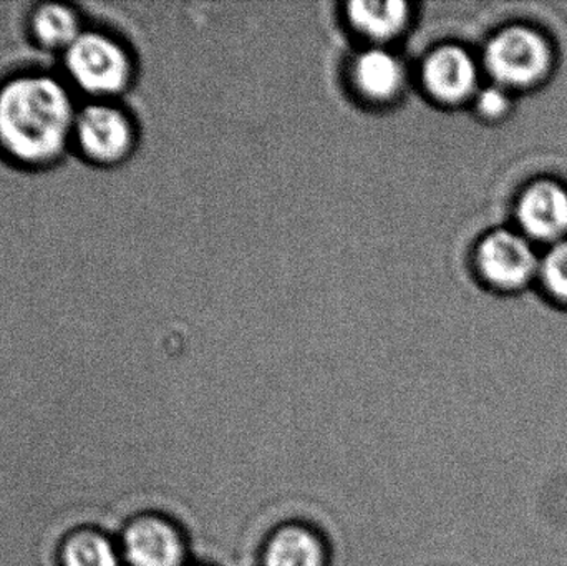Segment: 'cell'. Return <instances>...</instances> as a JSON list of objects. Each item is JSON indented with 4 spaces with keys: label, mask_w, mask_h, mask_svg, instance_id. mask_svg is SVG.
<instances>
[{
    "label": "cell",
    "mask_w": 567,
    "mask_h": 566,
    "mask_svg": "<svg viewBox=\"0 0 567 566\" xmlns=\"http://www.w3.org/2000/svg\"><path fill=\"white\" fill-rule=\"evenodd\" d=\"M551 62L548 43L535 30L509 27L489 40L488 72L503 85H528L545 75Z\"/></svg>",
    "instance_id": "cell-3"
},
{
    "label": "cell",
    "mask_w": 567,
    "mask_h": 566,
    "mask_svg": "<svg viewBox=\"0 0 567 566\" xmlns=\"http://www.w3.org/2000/svg\"><path fill=\"white\" fill-rule=\"evenodd\" d=\"M72 95L49 75H22L0 89V146L10 158L45 165L65 152L73 138Z\"/></svg>",
    "instance_id": "cell-1"
},
{
    "label": "cell",
    "mask_w": 567,
    "mask_h": 566,
    "mask_svg": "<svg viewBox=\"0 0 567 566\" xmlns=\"http://www.w3.org/2000/svg\"><path fill=\"white\" fill-rule=\"evenodd\" d=\"M56 566H125L118 538L99 522L73 525L60 537Z\"/></svg>",
    "instance_id": "cell-8"
},
{
    "label": "cell",
    "mask_w": 567,
    "mask_h": 566,
    "mask_svg": "<svg viewBox=\"0 0 567 566\" xmlns=\"http://www.w3.org/2000/svg\"><path fill=\"white\" fill-rule=\"evenodd\" d=\"M32 32L37 42L45 49L62 50L63 53L82 35L79 16L62 3H47L32 17Z\"/></svg>",
    "instance_id": "cell-12"
},
{
    "label": "cell",
    "mask_w": 567,
    "mask_h": 566,
    "mask_svg": "<svg viewBox=\"0 0 567 566\" xmlns=\"http://www.w3.org/2000/svg\"><path fill=\"white\" fill-rule=\"evenodd\" d=\"M523 228L539 239H556L567 231V192L553 182L529 186L518 206Z\"/></svg>",
    "instance_id": "cell-10"
},
{
    "label": "cell",
    "mask_w": 567,
    "mask_h": 566,
    "mask_svg": "<svg viewBox=\"0 0 567 566\" xmlns=\"http://www.w3.org/2000/svg\"><path fill=\"white\" fill-rule=\"evenodd\" d=\"M347 17L367 39L385 42L405 30L410 7L402 0H355L347 6Z\"/></svg>",
    "instance_id": "cell-11"
},
{
    "label": "cell",
    "mask_w": 567,
    "mask_h": 566,
    "mask_svg": "<svg viewBox=\"0 0 567 566\" xmlns=\"http://www.w3.org/2000/svg\"><path fill=\"white\" fill-rule=\"evenodd\" d=\"M476 106H478L480 113L485 116H499L505 113L508 109V99L502 90L496 86H489V89L483 90L476 100Z\"/></svg>",
    "instance_id": "cell-15"
},
{
    "label": "cell",
    "mask_w": 567,
    "mask_h": 566,
    "mask_svg": "<svg viewBox=\"0 0 567 566\" xmlns=\"http://www.w3.org/2000/svg\"><path fill=\"white\" fill-rule=\"evenodd\" d=\"M476 258L483 276L502 288L525 285L536 269L532 246L512 231H495L486 236Z\"/></svg>",
    "instance_id": "cell-6"
},
{
    "label": "cell",
    "mask_w": 567,
    "mask_h": 566,
    "mask_svg": "<svg viewBox=\"0 0 567 566\" xmlns=\"http://www.w3.org/2000/svg\"><path fill=\"white\" fill-rule=\"evenodd\" d=\"M543 276L553 295L567 301V241L559 243L543 261Z\"/></svg>",
    "instance_id": "cell-14"
},
{
    "label": "cell",
    "mask_w": 567,
    "mask_h": 566,
    "mask_svg": "<svg viewBox=\"0 0 567 566\" xmlns=\"http://www.w3.org/2000/svg\"><path fill=\"white\" fill-rule=\"evenodd\" d=\"M319 541L303 528L279 532L266 552V566H322Z\"/></svg>",
    "instance_id": "cell-13"
},
{
    "label": "cell",
    "mask_w": 567,
    "mask_h": 566,
    "mask_svg": "<svg viewBox=\"0 0 567 566\" xmlns=\"http://www.w3.org/2000/svg\"><path fill=\"white\" fill-rule=\"evenodd\" d=\"M423 83L440 102L458 103L468 99L476 86V65L466 50L440 47L423 63Z\"/></svg>",
    "instance_id": "cell-7"
},
{
    "label": "cell",
    "mask_w": 567,
    "mask_h": 566,
    "mask_svg": "<svg viewBox=\"0 0 567 566\" xmlns=\"http://www.w3.org/2000/svg\"><path fill=\"white\" fill-rule=\"evenodd\" d=\"M70 80L85 93L110 96L123 92L132 79L126 50L112 37L83 32L65 52Z\"/></svg>",
    "instance_id": "cell-2"
},
{
    "label": "cell",
    "mask_w": 567,
    "mask_h": 566,
    "mask_svg": "<svg viewBox=\"0 0 567 566\" xmlns=\"http://www.w3.org/2000/svg\"><path fill=\"white\" fill-rule=\"evenodd\" d=\"M73 140L86 158L100 165H113L128 156L135 132L123 110L96 102L76 113Z\"/></svg>",
    "instance_id": "cell-4"
},
{
    "label": "cell",
    "mask_w": 567,
    "mask_h": 566,
    "mask_svg": "<svg viewBox=\"0 0 567 566\" xmlns=\"http://www.w3.org/2000/svg\"><path fill=\"white\" fill-rule=\"evenodd\" d=\"M125 566H179L183 545L178 532L158 515H136L118 537Z\"/></svg>",
    "instance_id": "cell-5"
},
{
    "label": "cell",
    "mask_w": 567,
    "mask_h": 566,
    "mask_svg": "<svg viewBox=\"0 0 567 566\" xmlns=\"http://www.w3.org/2000/svg\"><path fill=\"white\" fill-rule=\"evenodd\" d=\"M352 82L357 92L369 102L389 103L402 92L405 70L395 53L372 47L353 60Z\"/></svg>",
    "instance_id": "cell-9"
}]
</instances>
